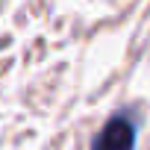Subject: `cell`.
Instances as JSON below:
<instances>
[{"label":"cell","instance_id":"1","mask_svg":"<svg viewBox=\"0 0 150 150\" xmlns=\"http://www.w3.org/2000/svg\"><path fill=\"white\" fill-rule=\"evenodd\" d=\"M132 144H135L132 124L127 118H112L100 129V135L94 141V150H132Z\"/></svg>","mask_w":150,"mask_h":150}]
</instances>
